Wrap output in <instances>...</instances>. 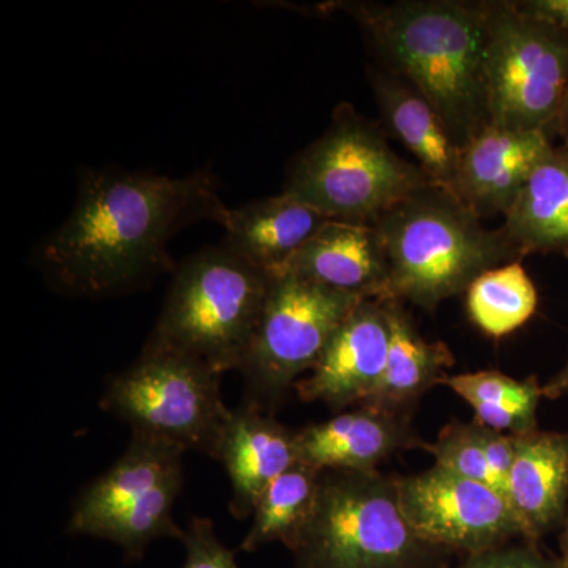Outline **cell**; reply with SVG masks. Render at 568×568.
<instances>
[{
	"label": "cell",
	"instance_id": "1",
	"mask_svg": "<svg viewBox=\"0 0 568 568\" xmlns=\"http://www.w3.org/2000/svg\"><path fill=\"white\" fill-rule=\"evenodd\" d=\"M226 211L205 171L170 178L85 170L73 212L41 245L40 263L65 293H123L173 267L168 246L186 223L222 224Z\"/></svg>",
	"mask_w": 568,
	"mask_h": 568
},
{
	"label": "cell",
	"instance_id": "2",
	"mask_svg": "<svg viewBox=\"0 0 568 568\" xmlns=\"http://www.w3.org/2000/svg\"><path fill=\"white\" fill-rule=\"evenodd\" d=\"M335 7L364 29L388 71L436 108L462 148L489 125L487 2L399 0Z\"/></svg>",
	"mask_w": 568,
	"mask_h": 568
},
{
	"label": "cell",
	"instance_id": "3",
	"mask_svg": "<svg viewBox=\"0 0 568 568\" xmlns=\"http://www.w3.org/2000/svg\"><path fill=\"white\" fill-rule=\"evenodd\" d=\"M392 294L433 312L478 276L521 260L500 231H488L457 196L428 185L377 220Z\"/></svg>",
	"mask_w": 568,
	"mask_h": 568
},
{
	"label": "cell",
	"instance_id": "4",
	"mask_svg": "<svg viewBox=\"0 0 568 568\" xmlns=\"http://www.w3.org/2000/svg\"><path fill=\"white\" fill-rule=\"evenodd\" d=\"M274 276L227 245L194 254L175 272L148 343L215 372L241 369Z\"/></svg>",
	"mask_w": 568,
	"mask_h": 568
},
{
	"label": "cell",
	"instance_id": "5",
	"mask_svg": "<svg viewBox=\"0 0 568 568\" xmlns=\"http://www.w3.org/2000/svg\"><path fill=\"white\" fill-rule=\"evenodd\" d=\"M295 568H446L403 515L398 477L327 470L315 515L293 549Z\"/></svg>",
	"mask_w": 568,
	"mask_h": 568
},
{
	"label": "cell",
	"instance_id": "6",
	"mask_svg": "<svg viewBox=\"0 0 568 568\" xmlns=\"http://www.w3.org/2000/svg\"><path fill=\"white\" fill-rule=\"evenodd\" d=\"M428 185L424 171L399 159L376 123L342 104L323 136L295 159L283 193L328 220L376 224Z\"/></svg>",
	"mask_w": 568,
	"mask_h": 568
},
{
	"label": "cell",
	"instance_id": "7",
	"mask_svg": "<svg viewBox=\"0 0 568 568\" xmlns=\"http://www.w3.org/2000/svg\"><path fill=\"white\" fill-rule=\"evenodd\" d=\"M222 376L196 358L145 343L140 358L111 381L102 407L133 435L215 458L233 414L223 402Z\"/></svg>",
	"mask_w": 568,
	"mask_h": 568
},
{
	"label": "cell",
	"instance_id": "8",
	"mask_svg": "<svg viewBox=\"0 0 568 568\" xmlns=\"http://www.w3.org/2000/svg\"><path fill=\"white\" fill-rule=\"evenodd\" d=\"M485 84L491 125L551 136L568 89V33L515 2H487Z\"/></svg>",
	"mask_w": 568,
	"mask_h": 568
},
{
	"label": "cell",
	"instance_id": "9",
	"mask_svg": "<svg viewBox=\"0 0 568 568\" xmlns=\"http://www.w3.org/2000/svg\"><path fill=\"white\" fill-rule=\"evenodd\" d=\"M368 298L336 293L301 276H274L263 315L239 372L245 379V405L272 410L295 381L312 372L339 325Z\"/></svg>",
	"mask_w": 568,
	"mask_h": 568
},
{
	"label": "cell",
	"instance_id": "10",
	"mask_svg": "<svg viewBox=\"0 0 568 568\" xmlns=\"http://www.w3.org/2000/svg\"><path fill=\"white\" fill-rule=\"evenodd\" d=\"M398 497L414 532L450 555H477L525 538L506 497L444 467L398 477Z\"/></svg>",
	"mask_w": 568,
	"mask_h": 568
},
{
	"label": "cell",
	"instance_id": "11",
	"mask_svg": "<svg viewBox=\"0 0 568 568\" xmlns=\"http://www.w3.org/2000/svg\"><path fill=\"white\" fill-rule=\"evenodd\" d=\"M390 347L387 301L368 298L339 325L312 375L295 383L306 403H324L334 410L362 406L379 386Z\"/></svg>",
	"mask_w": 568,
	"mask_h": 568
},
{
	"label": "cell",
	"instance_id": "12",
	"mask_svg": "<svg viewBox=\"0 0 568 568\" xmlns=\"http://www.w3.org/2000/svg\"><path fill=\"white\" fill-rule=\"evenodd\" d=\"M551 149L547 133L489 123L463 145L452 194L480 220L506 216L534 168Z\"/></svg>",
	"mask_w": 568,
	"mask_h": 568
},
{
	"label": "cell",
	"instance_id": "13",
	"mask_svg": "<svg viewBox=\"0 0 568 568\" xmlns=\"http://www.w3.org/2000/svg\"><path fill=\"white\" fill-rule=\"evenodd\" d=\"M426 446L405 414L368 406H358L295 432L297 462L321 473H375L381 463L398 452Z\"/></svg>",
	"mask_w": 568,
	"mask_h": 568
},
{
	"label": "cell",
	"instance_id": "14",
	"mask_svg": "<svg viewBox=\"0 0 568 568\" xmlns=\"http://www.w3.org/2000/svg\"><path fill=\"white\" fill-rule=\"evenodd\" d=\"M282 274L301 276L336 293L395 301L386 246L375 224L328 220Z\"/></svg>",
	"mask_w": 568,
	"mask_h": 568
},
{
	"label": "cell",
	"instance_id": "15",
	"mask_svg": "<svg viewBox=\"0 0 568 568\" xmlns=\"http://www.w3.org/2000/svg\"><path fill=\"white\" fill-rule=\"evenodd\" d=\"M215 459L223 463L230 476L231 514L244 519L253 515L268 485L297 465L295 433L271 413L244 405L231 414Z\"/></svg>",
	"mask_w": 568,
	"mask_h": 568
},
{
	"label": "cell",
	"instance_id": "16",
	"mask_svg": "<svg viewBox=\"0 0 568 568\" xmlns=\"http://www.w3.org/2000/svg\"><path fill=\"white\" fill-rule=\"evenodd\" d=\"M183 450L164 440L133 435L122 458L92 481L73 507L71 534L95 537L104 523L141 503L155 489L183 477Z\"/></svg>",
	"mask_w": 568,
	"mask_h": 568
},
{
	"label": "cell",
	"instance_id": "17",
	"mask_svg": "<svg viewBox=\"0 0 568 568\" xmlns=\"http://www.w3.org/2000/svg\"><path fill=\"white\" fill-rule=\"evenodd\" d=\"M507 500L526 540L538 541L562 526L568 507V433L515 436Z\"/></svg>",
	"mask_w": 568,
	"mask_h": 568
},
{
	"label": "cell",
	"instance_id": "18",
	"mask_svg": "<svg viewBox=\"0 0 568 568\" xmlns=\"http://www.w3.org/2000/svg\"><path fill=\"white\" fill-rule=\"evenodd\" d=\"M369 82L384 125L416 156L417 166L433 185L452 193L462 145L452 136L439 112L409 82L392 71H369Z\"/></svg>",
	"mask_w": 568,
	"mask_h": 568
},
{
	"label": "cell",
	"instance_id": "19",
	"mask_svg": "<svg viewBox=\"0 0 568 568\" xmlns=\"http://www.w3.org/2000/svg\"><path fill=\"white\" fill-rule=\"evenodd\" d=\"M327 222L323 213L282 193L227 207L222 222L226 231L223 244L275 276Z\"/></svg>",
	"mask_w": 568,
	"mask_h": 568
},
{
	"label": "cell",
	"instance_id": "20",
	"mask_svg": "<svg viewBox=\"0 0 568 568\" xmlns=\"http://www.w3.org/2000/svg\"><path fill=\"white\" fill-rule=\"evenodd\" d=\"M504 219L503 233L519 256L560 253L568 257V145H552Z\"/></svg>",
	"mask_w": 568,
	"mask_h": 568
},
{
	"label": "cell",
	"instance_id": "21",
	"mask_svg": "<svg viewBox=\"0 0 568 568\" xmlns=\"http://www.w3.org/2000/svg\"><path fill=\"white\" fill-rule=\"evenodd\" d=\"M390 321V347L386 372L379 386L362 406L387 413L405 414L429 388L443 386L447 369L454 366L452 351L444 343L426 342L399 305L387 301Z\"/></svg>",
	"mask_w": 568,
	"mask_h": 568
},
{
	"label": "cell",
	"instance_id": "22",
	"mask_svg": "<svg viewBox=\"0 0 568 568\" xmlns=\"http://www.w3.org/2000/svg\"><path fill=\"white\" fill-rule=\"evenodd\" d=\"M323 473L297 463L268 485L253 511V525L242 551L253 552L282 541L293 551L315 515Z\"/></svg>",
	"mask_w": 568,
	"mask_h": 568
},
{
	"label": "cell",
	"instance_id": "23",
	"mask_svg": "<svg viewBox=\"0 0 568 568\" xmlns=\"http://www.w3.org/2000/svg\"><path fill=\"white\" fill-rule=\"evenodd\" d=\"M443 386L465 399L476 413V422L489 429L514 436L538 429L537 409L544 390L536 376L518 381L487 369L447 376Z\"/></svg>",
	"mask_w": 568,
	"mask_h": 568
},
{
	"label": "cell",
	"instance_id": "24",
	"mask_svg": "<svg viewBox=\"0 0 568 568\" xmlns=\"http://www.w3.org/2000/svg\"><path fill=\"white\" fill-rule=\"evenodd\" d=\"M470 320L495 338L528 323L538 305L536 284L519 261L491 268L466 291Z\"/></svg>",
	"mask_w": 568,
	"mask_h": 568
},
{
	"label": "cell",
	"instance_id": "25",
	"mask_svg": "<svg viewBox=\"0 0 568 568\" xmlns=\"http://www.w3.org/2000/svg\"><path fill=\"white\" fill-rule=\"evenodd\" d=\"M183 477L168 484L145 497L141 503L115 515L97 530L95 537L114 541L125 549L130 559H140L151 541L160 537L182 540L185 529L174 521V506L181 493Z\"/></svg>",
	"mask_w": 568,
	"mask_h": 568
},
{
	"label": "cell",
	"instance_id": "26",
	"mask_svg": "<svg viewBox=\"0 0 568 568\" xmlns=\"http://www.w3.org/2000/svg\"><path fill=\"white\" fill-rule=\"evenodd\" d=\"M426 452L436 459V466L450 473L487 485L506 497V489L497 480L489 465L487 450V426L474 420L470 424L452 420L439 433L435 444H428Z\"/></svg>",
	"mask_w": 568,
	"mask_h": 568
},
{
	"label": "cell",
	"instance_id": "27",
	"mask_svg": "<svg viewBox=\"0 0 568 568\" xmlns=\"http://www.w3.org/2000/svg\"><path fill=\"white\" fill-rule=\"evenodd\" d=\"M186 558L182 568H239L235 555L216 537L207 518H192L182 538Z\"/></svg>",
	"mask_w": 568,
	"mask_h": 568
},
{
	"label": "cell",
	"instance_id": "28",
	"mask_svg": "<svg viewBox=\"0 0 568 568\" xmlns=\"http://www.w3.org/2000/svg\"><path fill=\"white\" fill-rule=\"evenodd\" d=\"M457 568H566L560 558L545 555L537 541L503 545L477 555L466 556Z\"/></svg>",
	"mask_w": 568,
	"mask_h": 568
},
{
	"label": "cell",
	"instance_id": "29",
	"mask_svg": "<svg viewBox=\"0 0 568 568\" xmlns=\"http://www.w3.org/2000/svg\"><path fill=\"white\" fill-rule=\"evenodd\" d=\"M515 6L523 13L568 33V0H521Z\"/></svg>",
	"mask_w": 568,
	"mask_h": 568
},
{
	"label": "cell",
	"instance_id": "30",
	"mask_svg": "<svg viewBox=\"0 0 568 568\" xmlns=\"http://www.w3.org/2000/svg\"><path fill=\"white\" fill-rule=\"evenodd\" d=\"M541 390H544V398L548 399H558L560 396L568 395V358L564 368L541 386Z\"/></svg>",
	"mask_w": 568,
	"mask_h": 568
},
{
	"label": "cell",
	"instance_id": "31",
	"mask_svg": "<svg viewBox=\"0 0 568 568\" xmlns=\"http://www.w3.org/2000/svg\"><path fill=\"white\" fill-rule=\"evenodd\" d=\"M556 134L562 138L564 145H568V89L560 106L558 122H556Z\"/></svg>",
	"mask_w": 568,
	"mask_h": 568
},
{
	"label": "cell",
	"instance_id": "32",
	"mask_svg": "<svg viewBox=\"0 0 568 568\" xmlns=\"http://www.w3.org/2000/svg\"><path fill=\"white\" fill-rule=\"evenodd\" d=\"M560 560L568 568V507L562 521V534H560Z\"/></svg>",
	"mask_w": 568,
	"mask_h": 568
}]
</instances>
